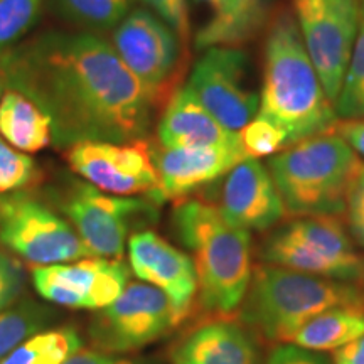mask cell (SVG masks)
<instances>
[{"instance_id": "1", "label": "cell", "mask_w": 364, "mask_h": 364, "mask_svg": "<svg viewBox=\"0 0 364 364\" xmlns=\"http://www.w3.org/2000/svg\"><path fill=\"white\" fill-rule=\"evenodd\" d=\"M6 90L49 117L59 145L125 144L149 129L150 98L112 44L91 33H46L0 58Z\"/></svg>"}, {"instance_id": "2", "label": "cell", "mask_w": 364, "mask_h": 364, "mask_svg": "<svg viewBox=\"0 0 364 364\" xmlns=\"http://www.w3.org/2000/svg\"><path fill=\"white\" fill-rule=\"evenodd\" d=\"M257 117L284 132L289 145L331 130L338 122L297 21L287 11L273 17L267 34Z\"/></svg>"}, {"instance_id": "3", "label": "cell", "mask_w": 364, "mask_h": 364, "mask_svg": "<svg viewBox=\"0 0 364 364\" xmlns=\"http://www.w3.org/2000/svg\"><path fill=\"white\" fill-rule=\"evenodd\" d=\"M285 208L297 216H334L364 171L354 149L334 129L287 145L268 162Z\"/></svg>"}, {"instance_id": "4", "label": "cell", "mask_w": 364, "mask_h": 364, "mask_svg": "<svg viewBox=\"0 0 364 364\" xmlns=\"http://www.w3.org/2000/svg\"><path fill=\"white\" fill-rule=\"evenodd\" d=\"M172 221L177 238L194 255L203 306L221 314L233 312L252 280L250 231L231 226L216 206L196 199L177 204Z\"/></svg>"}, {"instance_id": "5", "label": "cell", "mask_w": 364, "mask_h": 364, "mask_svg": "<svg viewBox=\"0 0 364 364\" xmlns=\"http://www.w3.org/2000/svg\"><path fill=\"white\" fill-rule=\"evenodd\" d=\"M247 294L245 318L267 339L285 343L318 314L364 306V294L356 285L275 265L258 268Z\"/></svg>"}, {"instance_id": "6", "label": "cell", "mask_w": 364, "mask_h": 364, "mask_svg": "<svg viewBox=\"0 0 364 364\" xmlns=\"http://www.w3.org/2000/svg\"><path fill=\"white\" fill-rule=\"evenodd\" d=\"M262 258L322 279L364 282V258L334 216H302L289 223L265 241Z\"/></svg>"}, {"instance_id": "7", "label": "cell", "mask_w": 364, "mask_h": 364, "mask_svg": "<svg viewBox=\"0 0 364 364\" xmlns=\"http://www.w3.org/2000/svg\"><path fill=\"white\" fill-rule=\"evenodd\" d=\"M0 243L39 267L91 257L70 223L26 193L0 196Z\"/></svg>"}, {"instance_id": "8", "label": "cell", "mask_w": 364, "mask_h": 364, "mask_svg": "<svg viewBox=\"0 0 364 364\" xmlns=\"http://www.w3.org/2000/svg\"><path fill=\"white\" fill-rule=\"evenodd\" d=\"M58 204L91 255L113 260L124 255L130 228L156 220L157 215L150 201L110 196L76 181L59 193Z\"/></svg>"}, {"instance_id": "9", "label": "cell", "mask_w": 364, "mask_h": 364, "mask_svg": "<svg viewBox=\"0 0 364 364\" xmlns=\"http://www.w3.org/2000/svg\"><path fill=\"white\" fill-rule=\"evenodd\" d=\"M188 88L228 130L240 134L260 108L252 61L241 49L208 48L191 71Z\"/></svg>"}, {"instance_id": "10", "label": "cell", "mask_w": 364, "mask_h": 364, "mask_svg": "<svg viewBox=\"0 0 364 364\" xmlns=\"http://www.w3.org/2000/svg\"><path fill=\"white\" fill-rule=\"evenodd\" d=\"M292 4L312 65L336 107L356 43L361 0H292Z\"/></svg>"}, {"instance_id": "11", "label": "cell", "mask_w": 364, "mask_h": 364, "mask_svg": "<svg viewBox=\"0 0 364 364\" xmlns=\"http://www.w3.org/2000/svg\"><path fill=\"white\" fill-rule=\"evenodd\" d=\"M182 321L166 294L150 284H129L120 297L91 318L98 351L132 353L161 339Z\"/></svg>"}, {"instance_id": "12", "label": "cell", "mask_w": 364, "mask_h": 364, "mask_svg": "<svg viewBox=\"0 0 364 364\" xmlns=\"http://www.w3.org/2000/svg\"><path fill=\"white\" fill-rule=\"evenodd\" d=\"M68 162L88 184L107 194H149L152 201L161 188L152 150L140 139L125 144L78 142L68 150Z\"/></svg>"}, {"instance_id": "13", "label": "cell", "mask_w": 364, "mask_h": 364, "mask_svg": "<svg viewBox=\"0 0 364 364\" xmlns=\"http://www.w3.org/2000/svg\"><path fill=\"white\" fill-rule=\"evenodd\" d=\"M174 31L147 11H134L117 26L112 46L144 85L154 103L169 88L179 61Z\"/></svg>"}, {"instance_id": "14", "label": "cell", "mask_w": 364, "mask_h": 364, "mask_svg": "<svg viewBox=\"0 0 364 364\" xmlns=\"http://www.w3.org/2000/svg\"><path fill=\"white\" fill-rule=\"evenodd\" d=\"M129 268L120 260L85 258L75 263L38 267L33 284L41 297L71 309H103L129 285Z\"/></svg>"}, {"instance_id": "15", "label": "cell", "mask_w": 364, "mask_h": 364, "mask_svg": "<svg viewBox=\"0 0 364 364\" xmlns=\"http://www.w3.org/2000/svg\"><path fill=\"white\" fill-rule=\"evenodd\" d=\"M216 208L231 226L247 231L268 230L285 213V204L270 171L252 157L236 164L228 172Z\"/></svg>"}, {"instance_id": "16", "label": "cell", "mask_w": 364, "mask_h": 364, "mask_svg": "<svg viewBox=\"0 0 364 364\" xmlns=\"http://www.w3.org/2000/svg\"><path fill=\"white\" fill-rule=\"evenodd\" d=\"M129 258L135 275L161 289L184 318L198 292L194 262L188 255L154 231H140L129 238Z\"/></svg>"}, {"instance_id": "17", "label": "cell", "mask_w": 364, "mask_h": 364, "mask_svg": "<svg viewBox=\"0 0 364 364\" xmlns=\"http://www.w3.org/2000/svg\"><path fill=\"white\" fill-rule=\"evenodd\" d=\"M161 177V188L154 203L177 199L226 176L236 164L247 159L243 145L218 147H179L152 152Z\"/></svg>"}, {"instance_id": "18", "label": "cell", "mask_w": 364, "mask_h": 364, "mask_svg": "<svg viewBox=\"0 0 364 364\" xmlns=\"http://www.w3.org/2000/svg\"><path fill=\"white\" fill-rule=\"evenodd\" d=\"M159 140L167 149L241 144L240 134L223 127L188 86L172 95L159 124Z\"/></svg>"}, {"instance_id": "19", "label": "cell", "mask_w": 364, "mask_h": 364, "mask_svg": "<svg viewBox=\"0 0 364 364\" xmlns=\"http://www.w3.org/2000/svg\"><path fill=\"white\" fill-rule=\"evenodd\" d=\"M174 364H260L258 348L243 327L211 322L186 338L172 354Z\"/></svg>"}, {"instance_id": "20", "label": "cell", "mask_w": 364, "mask_h": 364, "mask_svg": "<svg viewBox=\"0 0 364 364\" xmlns=\"http://www.w3.org/2000/svg\"><path fill=\"white\" fill-rule=\"evenodd\" d=\"M211 9L213 16L196 36L198 49L235 48L252 39L267 17L265 0H198Z\"/></svg>"}, {"instance_id": "21", "label": "cell", "mask_w": 364, "mask_h": 364, "mask_svg": "<svg viewBox=\"0 0 364 364\" xmlns=\"http://www.w3.org/2000/svg\"><path fill=\"white\" fill-rule=\"evenodd\" d=\"M0 135L22 152H39L53 140L51 120L19 91L7 90L0 103Z\"/></svg>"}, {"instance_id": "22", "label": "cell", "mask_w": 364, "mask_h": 364, "mask_svg": "<svg viewBox=\"0 0 364 364\" xmlns=\"http://www.w3.org/2000/svg\"><path fill=\"white\" fill-rule=\"evenodd\" d=\"M361 336H364V306H348L318 314L300 327L289 343L311 351H332Z\"/></svg>"}, {"instance_id": "23", "label": "cell", "mask_w": 364, "mask_h": 364, "mask_svg": "<svg viewBox=\"0 0 364 364\" xmlns=\"http://www.w3.org/2000/svg\"><path fill=\"white\" fill-rule=\"evenodd\" d=\"M81 346L83 339L73 327L44 329L21 343L0 364H65Z\"/></svg>"}, {"instance_id": "24", "label": "cell", "mask_w": 364, "mask_h": 364, "mask_svg": "<svg viewBox=\"0 0 364 364\" xmlns=\"http://www.w3.org/2000/svg\"><path fill=\"white\" fill-rule=\"evenodd\" d=\"M54 312L36 300L24 299L0 312V361L36 332L48 329Z\"/></svg>"}, {"instance_id": "25", "label": "cell", "mask_w": 364, "mask_h": 364, "mask_svg": "<svg viewBox=\"0 0 364 364\" xmlns=\"http://www.w3.org/2000/svg\"><path fill=\"white\" fill-rule=\"evenodd\" d=\"M59 12L85 29L107 31L120 24L129 11V0H56Z\"/></svg>"}, {"instance_id": "26", "label": "cell", "mask_w": 364, "mask_h": 364, "mask_svg": "<svg viewBox=\"0 0 364 364\" xmlns=\"http://www.w3.org/2000/svg\"><path fill=\"white\" fill-rule=\"evenodd\" d=\"M336 113L346 120L364 118V0H361L356 43L346 71L343 88L336 102Z\"/></svg>"}, {"instance_id": "27", "label": "cell", "mask_w": 364, "mask_h": 364, "mask_svg": "<svg viewBox=\"0 0 364 364\" xmlns=\"http://www.w3.org/2000/svg\"><path fill=\"white\" fill-rule=\"evenodd\" d=\"M43 0H0V58L38 21Z\"/></svg>"}, {"instance_id": "28", "label": "cell", "mask_w": 364, "mask_h": 364, "mask_svg": "<svg viewBox=\"0 0 364 364\" xmlns=\"http://www.w3.org/2000/svg\"><path fill=\"white\" fill-rule=\"evenodd\" d=\"M38 171L33 159L17 152L0 135V194L26 188L36 179Z\"/></svg>"}, {"instance_id": "29", "label": "cell", "mask_w": 364, "mask_h": 364, "mask_svg": "<svg viewBox=\"0 0 364 364\" xmlns=\"http://www.w3.org/2000/svg\"><path fill=\"white\" fill-rule=\"evenodd\" d=\"M240 140L247 156L252 159L273 156L289 145L284 132L258 117L240 132Z\"/></svg>"}, {"instance_id": "30", "label": "cell", "mask_w": 364, "mask_h": 364, "mask_svg": "<svg viewBox=\"0 0 364 364\" xmlns=\"http://www.w3.org/2000/svg\"><path fill=\"white\" fill-rule=\"evenodd\" d=\"M26 277L19 262L0 252V312L12 307L24 290Z\"/></svg>"}, {"instance_id": "31", "label": "cell", "mask_w": 364, "mask_h": 364, "mask_svg": "<svg viewBox=\"0 0 364 364\" xmlns=\"http://www.w3.org/2000/svg\"><path fill=\"white\" fill-rule=\"evenodd\" d=\"M174 31L182 43L189 39V12L186 0H142Z\"/></svg>"}, {"instance_id": "32", "label": "cell", "mask_w": 364, "mask_h": 364, "mask_svg": "<svg viewBox=\"0 0 364 364\" xmlns=\"http://www.w3.org/2000/svg\"><path fill=\"white\" fill-rule=\"evenodd\" d=\"M265 364H331L327 359L311 349L300 348L292 343L277 346Z\"/></svg>"}, {"instance_id": "33", "label": "cell", "mask_w": 364, "mask_h": 364, "mask_svg": "<svg viewBox=\"0 0 364 364\" xmlns=\"http://www.w3.org/2000/svg\"><path fill=\"white\" fill-rule=\"evenodd\" d=\"M348 213L354 235L364 247V171L358 177L348 199Z\"/></svg>"}, {"instance_id": "34", "label": "cell", "mask_w": 364, "mask_h": 364, "mask_svg": "<svg viewBox=\"0 0 364 364\" xmlns=\"http://www.w3.org/2000/svg\"><path fill=\"white\" fill-rule=\"evenodd\" d=\"M65 364H154L147 359H130L122 358L112 353L100 351H80L68 359Z\"/></svg>"}, {"instance_id": "35", "label": "cell", "mask_w": 364, "mask_h": 364, "mask_svg": "<svg viewBox=\"0 0 364 364\" xmlns=\"http://www.w3.org/2000/svg\"><path fill=\"white\" fill-rule=\"evenodd\" d=\"M354 149V152L364 157V118L358 120L336 122L332 127Z\"/></svg>"}, {"instance_id": "36", "label": "cell", "mask_w": 364, "mask_h": 364, "mask_svg": "<svg viewBox=\"0 0 364 364\" xmlns=\"http://www.w3.org/2000/svg\"><path fill=\"white\" fill-rule=\"evenodd\" d=\"M334 364H364V336L336 349Z\"/></svg>"}, {"instance_id": "37", "label": "cell", "mask_w": 364, "mask_h": 364, "mask_svg": "<svg viewBox=\"0 0 364 364\" xmlns=\"http://www.w3.org/2000/svg\"><path fill=\"white\" fill-rule=\"evenodd\" d=\"M2 88H6V85H4V78H2V73H0V95H2Z\"/></svg>"}]
</instances>
